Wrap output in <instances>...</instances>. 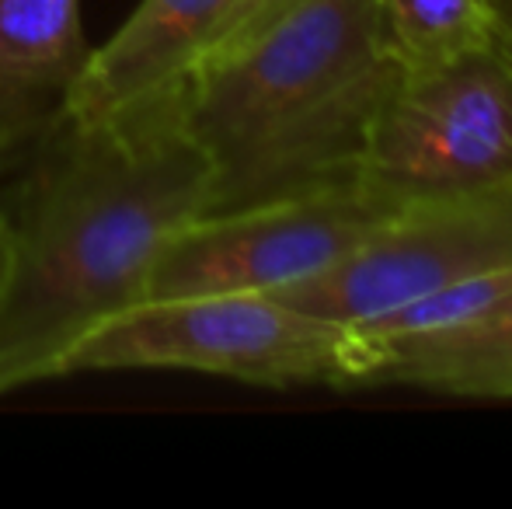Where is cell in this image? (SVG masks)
<instances>
[{
    "mask_svg": "<svg viewBox=\"0 0 512 509\" xmlns=\"http://www.w3.org/2000/svg\"><path fill=\"white\" fill-rule=\"evenodd\" d=\"M77 370H199L248 384L352 387L349 325L314 318L272 293L140 300L84 335L63 363Z\"/></svg>",
    "mask_w": 512,
    "mask_h": 509,
    "instance_id": "cell-3",
    "label": "cell"
},
{
    "mask_svg": "<svg viewBox=\"0 0 512 509\" xmlns=\"http://www.w3.org/2000/svg\"><path fill=\"white\" fill-rule=\"evenodd\" d=\"M512 265V185L401 203L373 234L328 269L272 290V297L335 325Z\"/></svg>",
    "mask_w": 512,
    "mask_h": 509,
    "instance_id": "cell-5",
    "label": "cell"
},
{
    "mask_svg": "<svg viewBox=\"0 0 512 509\" xmlns=\"http://www.w3.org/2000/svg\"><path fill=\"white\" fill-rule=\"evenodd\" d=\"M373 384H408L457 398H512V293L443 332L370 346L356 342L352 387Z\"/></svg>",
    "mask_w": 512,
    "mask_h": 509,
    "instance_id": "cell-8",
    "label": "cell"
},
{
    "mask_svg": "<svg viewBox=\"0 0 512 509\" xmlns=\"http://www.w3.org/2000/svg\"><path fill=\"white\" fill-rule=\"evenodd\" d=\"M499 18H502V28H506V35L512 39V0H502V7H499Z\"/></svg>",
    "mask_w": 512,
    "mask_h": 509,
    "instance_id": "cell-13",
    "label": "cell"
},
{
    "mask_svg": "<svg viewBox=\"0 0 512 509\" xmlns=\"http://www.w3.org/2000/svg\"><path fill=\"white\" fill-rule=\"evenodd\" d=\"M512 293V265L509 269H492L481 276L460 279L443 290H432L425 297L401 304L394 311L373 314L366 321L349 325V332L356 335V342H394V339H415V335L443 332V328L464 325V321L485 314L488 307H495L502 297Z\"/></svg>",
    "mask_w": 512,
    "mask_h": 509,
    "instance_id": "cell-11",
    "label": "cell"
},
{
    "mask_svg": "<svg viewBox=\"0 0 512 509\" xmlns=\"http://www.w3.org/2000/svg\"><path fill=\"white\" fill-rule=\"evenodd\" d=\"M401 70L373 0H290L199 60L175 112L206 157V213L359 182L366 136Z\"/></svg>",
    "mask_w": 512,
    "mask_h": 509,
    "instance_id": "cell-2",
    "label": "cell"
},
{
    "mask_svg": "<svg viewBox=\"0 0 512 509\" xmlns=\"http://www.w3.org/2000/svg\"><path fill=\"white\" fill-rule=\"evenodd\" d=\"M206 199V157L175 95L108 126L67 123L0 213V394L60 377L84 335L140 304L157 248Z\"/></svg>",
    "mask_w": 512,
    "mask_h": 509,
    "instance_id": "cell-1",
    "label": "cell"
},
{
    "mask_svg": "<svg viewBox=\"0 0 512 509\" xmlns=\"http://www.w3.org/2000/svg\"><path fill=\"white\" fill-rule=\"evenodd\" d=\"M241 0H143L63 91V123L108 126L178 95Z\"/></svg>",
    "mask_w": 512,
    "mask_h": 509,
    "instance_id": "cell-7",
    "label": "cell"
},
{
    "mask_svg": "<svg viewBox=\"0 0 512 509\" xmlns=\"http://www.w3.org/2000/svg\"><path fill=\"white\" fill-rule=\"evenodd\" d=\"M488 4H492L495 7V14H499V7H502V0H488ZM502 21V18H499Z\"/></svg>",
    "mask_w": 512,
    "mask_h": 509,
    "instance_id": "cell-14",
    "label": "cell"
},
{
    "mask_svg": "<svg viewBox=\"0 0 512 509\" xmlns=\"http://www.w3.org/2000/svg\"><path fill=\"white\" fill-rule=\"evenodd\" d=\"M286 4H290V0H241V4L234 7V14L227 18V25H223V32L216 35L213 46L206 49V56H213V53H220V49L234 46V42L248 39L251 32H258V28L265 25V21L276 18ZM206 56H203V60H206ZM196 67H199V63H196Z\"/></svg>",
    "mask_w": 512,
    "mask_h": 509,
    "instance_id": "cell-12",
    "label": "cell"
},
{
    "mask_svg": "<svg viewBox=\"0 0 512 509\" xmlns=\"http://www.w3.org/2000/svg\"><path fill=\"white\" fill-rule=\"evenodd\" d=\"M380 28L401 67L443 63L474 49L512 42L488 0H373Z\"/></svg>",
    "mask_w": 512,
    "mask_h": 509,
    "instance_id": "cell-10",
    "label": "cell"
},
{
    "mask_svg": "<svg viewBox=\"0 0 512 509\" xmlns=\"http://www.w3.org/2000/svg\"><path fill=\"white\" fill-rule=\"evenodd\" d=\"M398 206L352 182L192 217L157 248L143 300L283 290L352 252Z\"/></svg>",
    "mask_w": 512,
    "mask_h": 509,
    "instance_id": "cell-6",
    "label": "cell"
},
{
    "mask_svg": "<svg viewBox=\"0 0 512 509\" xmlns=\"http://www.w3.org/2000/svg\"><path fill=\"white\" fill-rule=\"evenodd\" d=\"M359 185L394 203L512 185V42L401 70Z\"/></svg>",
    "mask_w": 512,
    "mask_h": 509,
    "instance_id": "cell-4",
    "label": "cell"
},
{
    "mask_svg": "<svg viewBox=\"0 0 512 509\" xmlns=\"http://www.w3.org/2000/svg\"><path fill=\"white\" fill-rule=\"evenodd\" d=\"M77 0H0V98H35L84 63Z\"/></svg>",
    "mask_w": 512,
    "mask_h": 509,
    "instance_id": "cell-9",
    "label": "cell"
}]
</instances>
